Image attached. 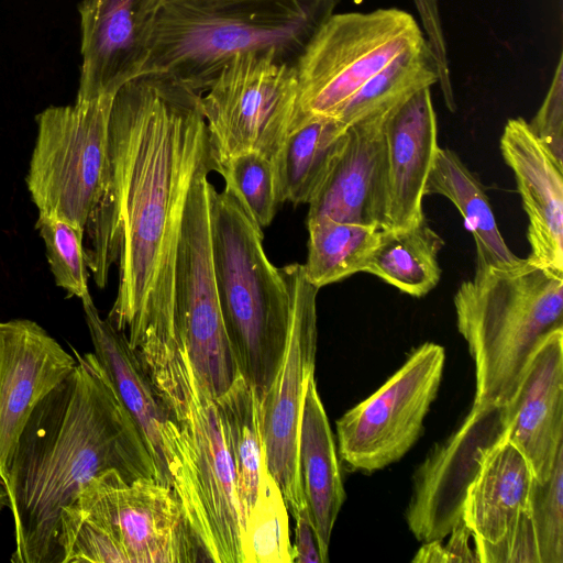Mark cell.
Returning a JSON list of instances; mask_svg holds the SVG:
<instances>
[{
    "mask_svg": "<svg viewBox=\"0 0 563 563\" xmlns=\"http://www.w3.org/2000/svg\"><path fill=\"white\" fill-rule=\"evenodd\" d=\"M202 93L157 71L114 95L102 196L87 222L86 265L107 285L118 263L109 321L131 346L177 338L175 272L194 178L213 158Z\"/></svg>",
    "mask_w": 563,
    "mask_h": 563,
    "instance_id": "cell-1",
    "label": "cell"
},
{
    "mask_svg": "<svg viewBox=\"0 0 563 563\" xmlns=\"http://www.w3.org/2000/svg\"><path fill=\"white\" fill-rule=\"evenodd\" d=\"M71 349L75 368L35 406L8 467L13 563H60V515L99 475L157 479L146 442L96 355Z\"/></svg>",
    "mask_w": 563,
    "mask_h": 563,
    "instance_id": "cell-2",
    "label": "cell"
},
{
    "mask_svg": "<svg viewBox=\"0 0 563 563\" xmlns=\"http://www.w3.org/2000/svg\"><path fill=\"white\" fill-rule=\"evenodd\" d=\"M133 349L166 411L162 442L169 485L208 562L243 563L234 470L216 398L178 339L145 340Z\"/></svg>",
    "mask_w": 563,
    "mask_h": 563,
    "instance_id": "cell-3",
    "label": "cell"
},
{
    "mask_svg": "<svg viewBox=\"0 0 563 563\" xmlns=\"http://www.w3.org/2000/svg\"><path fill=\"white\" fill-rule=\"evenodd\" d=\"M340 0H173L159 4L142 73L203 93L243 54L296 66ZM141 73V74H142Z\"/></svg>",
    "mask_w": 563,
    "mask_h": 563,
    "instance_id": "cell-4",
    "label": "cell"
},
{
    "mask_svg": "<svg viewBox=\"0 0 563 563\" xmlns=\"http://www.w3.org/2000/svg\"><path fill=\"white\" fill-rule=\"evenodd\" d=\"M453 302L457 330L475 364L473 404L506 405L538 345L563 329V273L528 257L475 271Z\"/></svg>",
    "mask_w": 563,
    "mask_h": 563,
    "instance_id": "cell-5",
    "label": "cell"
},
{
    "mask_svg": "<svg viewBox=\"0 0 563 563\" xmlns=\"http://www.w3.org/2000/svg\"><path fill=\"white\" fill-rule=\"evenodd\" d=\"M211 251L223 325L239 374L261 402L280 366L290 294L263 233L227 190L208 188Z\"/></svg>",
    "mask_w": 563,
    "mask_h": 563,
    "instance_id": "cell-6",
    "label": "cell"
},
{
    "mask_svg": "<svg viewBox=\"0 0 563 563\" xmlns=\"http://www.w3.org/2000/svg\"><path fill=\"white\" fill-rule=\"evenodd\" d=\"M60 563L208 562L175 489L152 477L93 478L59 522Z\"/></svg>",
    "mask_w": 563,
    "mask_h": 563,
    "instance_id": "cell-7",
    "label": "cell"
},
{
    "mask_svg": "<svg viewBox=\"0 0 563 563\" xmlns=\"http://www.w3.org/2000/svg\"><path fill=\"white\" fill-rule=\"evenodd\" d=\"M423 41L417 21L400 9L333 13L296 65L298 99L290 130L309 119H333L369 78Z\"/></svg>",
    "mask_w": 563,
    "mask_h": 563,
    "instance_id": "cell-8",
    "label": "cell"
},
{
    "mask_svg": "<svg viewBox=\"0 0 563 563\" xmlns=\"http://www.w3.org/2000/svg\"><path fill=\"white\" fill-rule=\"evenodd\" d=\"M113 98L76 99L36 115L37 135L25 181L38 213L85 232L104 189Z\"/></svg>",
    "mask_w": 563,
    "mask_h": 563,
    "instance_id": "cell-9",
    "label": "cell"
},
{
    "mask_svg": "<svg viewBox=\"0 0 563 563\" xmlns=\"http://www.w3.org/2000/svg\"><path fill=\"white\" fill-rule=\"evenodd\" d=\"M205 92L201 108L216 169L249 151L275 158L296 113V66L269 54L239 55Z\"/></svg>",
    "mask_w": 563,
    "mask_h": 563,
    "instance_id": "cell-10",
    "label": "cell"
},
{
    "mask_svg": "<svg viewBox=\"0 0 563 563\" xmlns=\"http://www.w3.org/2000/svg\"><path fill=\"white\" fill-rule=\"evenodd\" d=\"M214 159L196 174L184 213L175 272L177 338L206 390L220 397L239 371L225 334L211 251L208 174Z\"/></svg>",
    "mask_w": 563,
    "mask_h": 563,
    "instance_id": "cell-11",
    "label": "cell"
},
{
    "mask_svg": "<svg viewBox=\"0 0 563 563\" xmlns=\"http://www.w3.org/2000/svg\"><path fill=\"white\" fill-rule=\"evenodd\" d=\"M444 363L443 346L421 344L375 393L338 419L339 455L349 470L373 473L411 449L439 391Z\"/></svg>",
    "mask_w": 563,
    "mask_h": 563,
    "instance_id": "cell-12",
    "label": "cell"
},
{
    "mask_svg": "<svg viewBox=\"0 0 563 563\" xmlns=\"http://www.w3.org/2000/svg\"><path fill=\"white\" fill-rule=\"evenodd\" d=\"M290 294V323L280 366L260 402L261 433L267 468L294 517L306 500L298 462L302 402L314 376L317 353V295L302 264L280 268Z\"/></svg>",
    "mask_w": 563,
    "mask_h": 563,
    "instance_id": "cell-13",
    "label": "cell"
},
{
    "mask_svg": "<svg viewBox=\"0 0 563 563\" xmlns=\"http://www.w3.org/2000/svg\"><path fill=\"white\" fill-rule=\"evenodd\" d=\"M506 430L505 406L473 404L457 429L430 451L413 473L405 514L417 540L441 541L463 519L467 490Z\"/></svg>",
    "mask_w": 563,
    "mask_h": 563,
    "instance_id": "cell-14",
    "label": "cell"
},
{
    "mask_svg": "<svg viewBox=\"0 0 563 563\" xmlns=\"http://www.w3.org/2000/svg\"><path fill=\"white\" fill-rule=\"evenodd\" d=\"M77 358L37 322H0V481L22 430L41 399L66 378Z\"/></svg>",
    "mask_w": 563,
    "mask_h": 563,
    "instance_id": "cell-15",
    "label": "cell"
},
{
    "mask_svg": "<svg viewBox=\"0 0 563 563\" xmlns=\"http://www.w3.org/2000/svg\"><path fill=\"white\" fill-rule=\"evenodd\" d=\"M161 0H82L76 99L113 96L142 73Z\"/></svg>",
    "mask_w": 563,
    "mask_h": 563,
    "instance_id": "cell-16",
    "label": "cell"
},
{
    "mask_svg": "<svg viewBox=\"0 0 563 563\" xmlns=\"http://www.w3.org/2000/svg\"><path fill=\"white\" fill-rule=\"evenodd\" d=\"M533 483L530 464L509 440L488 452L467 490L462 515L478 562L511 563L516 534L531 521Z\"/></svg>",
    "mask_w": 563,
    "mask_h": 563,
    "instance_id": "cell-17",
    "label": "cell"
},
{
    "mask_svg": "<svg viewBox=\"0 0 563 563\" xmlns=\"http://www.w3.org/2000/svg\"><path fill=\"white\" fill-rule=\"evenodd\" d=\"M393 113L365 117L346 128L344 146L309 201L307 218L330 219L380 230L388 222V168L384 125Z\"/></svg>",
    "mask_w": 563,
    "mask_h": 563,
    "instance_id": "cell-18",
    "label": "cell"
},
{
    "mask_svg": "<svg viewBox=\"0 0 563 563\" xmlns=\"http://www.w3.org/2000/svg\"><path fill=\"white\" fill-rule=\"evenodd\" d=\"M505 409L506 439L525 455L534 479L547 481L563 452V329L538 345Z\"/></svg>",
    "mask_w": 563,
    "mask_h": 563,
    "instance_id": "cell-19",
    "label": "cell"
},
{
    "mask_svg": "<svg viewBox=\"0 0 563 563\" xmlns=\"http://www.w3.org/2000/svg\"><path fill=\"white\" fill-rule=\"evenodd\" d=\"M500 151L528 217V258L563 273V163L522 118L507 121Z\"/></svg>",
    "mask_w": 563,
    "mask_h": 563,
    "instance_id": "cell-20",
    "label": "cell"
},
{
    "mask_svg": "<svg viewBox=\"0 0 563 563\" xmlns=\"http://www.w3.org/2000/svg\"><path fill=\"white\" fill-rule=\"evenodd\" d=\"M388 168L386 229H406L424 219L422 200L438 145L430 88L408 98L384 125Z\"/></svg>",
    "mask_w": 563,
    "mask_h": 563,
    "instance_id": "cell-21",
    "label": "cell"
},
{
    "mask_svg": "<svg viewBox=\"0 0 563 563\" xmlns=\"http://www.w3.org/2000/svg\"><path fill=\"white\" fill-rule=\"evenodd\" d=\"M81 302L93 354L140 429L155 463L157 479L169 485L162 442L166 411L152 378L124 332L100 317L91 296Z\"/></svg>",
    "mask_w": 563,
    "mask_h": 563,
    "instance_id": "cell-22",
    "label": "cell"
},
{
    "mask_svg": "<svg viewBox=\"0 0 563 563\" xmlns=\"http://www.w3.org/2000/svg\"><path fill=\"white\" fill-rule=\"evenodd\" d=\"M301 487L322 563L329 560L332 530L345 500L333 434L314 376L307 385L299 423Z\"/></svg>",
    "mask_w": 563,
    "mask_h": 563,
    "instance_id": "cell-23",
    "label": "cell"
},
{
    "mask_svg": "<svg viewBox=\"0 0 563 563\" xmlns=\"http://www.w3.org/2000/svg\"><path fill=\"white\" fill-rule=\"evenodd\" d=\"M424 195H441L460 211L476 249V269L508 267L522 258L507 246L479 179L452 150L439 147Z\"/></svg>",
    "mask_w": 563,
    "mask_h": 563,
    "instance_id": "cell-24",
    "label": "cell"
},
{
    "mask_svg": "<svg viewBox=\"0 0 563 563\" xmlns=\"http://www.w3.org/2000/svg\"><path fill=\"white\" fill-rule=\"evenodd\" d=\"M346 140V126L313 118L292 126L273 159L279 202L309 203Z\"/></svg>",
    "mask_w": 563,
    "mask_h": 563,
    "instance_id": "cell-25",
    "label": "cell"
},
{
    "mask_svg": "<svg viewBox=\"0 0 563 563\" xmlns=\"http://www.w3.org/2000/svg\"><path fill=\"white\" fill-rule=\"evenodd\" d=\"M443 244L426 219L406 229L380 230L364 272L409 296L422 297L440 282L438 255Z\"/></svg>",
    "mask_w": 563,
    "mask_h": 563,
    "instance_id": "cell-26",
    "label": "cell"
},
{
    "mask_svg": "<svg viewBox=\"0 0 563 563\" xmlns=\"http://www.w3.org/2000/svg\"><path fill=\"white\" fill-rule=\"evenodd\" d=\"M225 441L231 456L241 529L255 504L262 463L265 457L260 418V401L239 374L217 399Z\"/></svg>",
    "mask_w": 563,
    "mask_h": 563,
    "instance_id": "cell-27",
    "label": "cell"
},
{
    "mask_svg": "<svg viewBox=\"0 0 563 563\" xmlns=\"http://www.w3.org/2000/svg\"><path fill=\"white\" fill-rule=\"evenodd\" d=\"M308 254L302 264L309 283L317 288L364 272L378 242L380 229L328 217L307 218Z\"/></svg>",
    "mask_w": 563,
    "mask_h": 563,
    "instance_id": "cell-28",
    "label": "cell"
},
{
    "mask_svg": "<svg viewBox=\"0 0 563 563\" xmlns=\"http://www.w3.org/2000/svg\"><path fill=\"white\" fill-rule=\"evenodd\" d=\"M438 82V68L426 40L396 56L369 78L333 117L344 126L394 111L408 98Z\"/></svg>",
    "mask_w": 563,
    "mask_h": 563,
    "instance_id": "cell-29",
    "label": "cell"
},
{
    "mask_svg": "<svg viewBox=\"0 0 563 563\" xmlns=\"http://www.w3.org/2000/svg\"><path fill=\"white\" fill-rule=\"evenodd\" d=\"M288 526L284 496L264 457L257 497L242 532L243 563H292Z\"/></svg>",
    "mask_w": 563,
    "mask_h": 563,
    "instance_id": "cell-30",
    "label": "cell"
},
{
    "mask_svg": "<svg viewBox=\"0 0 563 563\" xmlns=\"http://www.w3.org/2000/svg\"><path fill=\"white\" fill-rule=\"evenodd\" d=\"M216 170L247 217L261 229L269 225L279 203L273 161L249 151L219 163Z\"/></svg>",
    "mask_w": 563,
    "mask_h": 563,
    "instance_id": "cell-31",
    "label": "cell"
},
{
    "mask_svg": "<svg viewBox=\"0 0 563 563\" xmlns=\"http://www.w3.org/2000/svg\"><path fill=\"white\" fill-rule=\"evenodd\" d=\"M35 228L44 241L55 283L67 297L90 295L84 251V231L54 216L38 213Z\"/></svg>",
    "mask_w": 563,
    "mask_h": 563,
    "instance_id": "cell-32",
    "label": "cell"
},
{
    "mask_svg": "<svg viewBox=\"0 0 563 563\" xmlns=\"http://www.w3.org/2000/svg\"><path fill=\"white\" fill-rule=\"evenodd\" d=\"M531 519L539 562L563 563V452L547 481L538 483L534 479Z\"/></svg>",
    "mask_w": 563,
    "mask_h": 563,
    "instance_id": "cell-33",
    "label": "cell"
},
{
    "mask_svg": "<svg viewBox=\"0 0 563 563\" xmlns=\"http://www.w3.org/2000/svg\"><path fill=\"white\" fill-rule=\"evenodd\" d=\"M534 134L563 163V60L562 55L537 114L529 123Z\"/></svg>",
    "mask_w": 563,
    "mask_h": 563,
    "instance_id": "cell-34",
    "label": "cell"
},
{
    "mask_svg": "<svg viewBox=\"0 0 563 563\" xmlns=\"http://www.w3.org/2000/svg\"><path fill=\"white\" fill-rule=\"evenodd\" d=\"M413 2L423 24L426 43L437 64L438 82L440 84L445 106L449 110L454 111L456 103L451 84L448 52L438 2L437 0H413Z\"/></svg>",
    "mask_w": 563,
    "mask_h": 563,
    "instance_id": "cell-35",
    "label": "cell"
},
{
    "mask_svg": "<svg viewBox=\"0 0 563 563\" xmlns=\"http://www.w3.org/2000/svg\"><path fill=\"white\" fill-rule=\"evenodd\" d=\"M448 536L450 539L445 545L440 540L426 542L412 562H478L475 549L470 545L473 534L463 519Z\"/></svg>",
    "mask_w": 563,
    "mask_h": 563,
    "instance_id": "cell-36",
    "label": "cell"
},
{
    "mask_svg": "<svg viewBox=\"0 0 563 563\" xmlns=\"http://www.w3.org/2000/svg\"><path fill=\"white\" fill-rule=\"evenodd\" d=\"M292 518L296 521L292 563H322L307 505Z\"/></svg>",
    "mask_w": 563,
    "mask_h": 563,
    "instance_id": "cell-37",
    "label": "cell"
},
{
    "mask_svg": "<svg viewBox=\"0 0 563 563\" xmlns=\"http://www.w3.org/2000/svg\"><path fill=\"white\" fill-rule=\"evenodd\" d=\"M8 507V494L4 485L0 481V512Z\"/></svg>",
    "mask_w": 563,
    "mask_h": 563,
    "instance_id": "cell-38",
    "label": "cell"
},
{
    "mask_svg": "<svg viewBox=\"0 0 563 563\" xmlns=\"http://www.w3.org/2000/svg\"><path fill=\"white\" fill-rule=\"evenodd\" d=\"M167 1H173V0H161V3L167 2Z\"/></svg>",
    "mask_w": 563,
    "mask_h": 563,
    "instance_id": "cell-39",
    "label": "cell"
}]
</instances>
